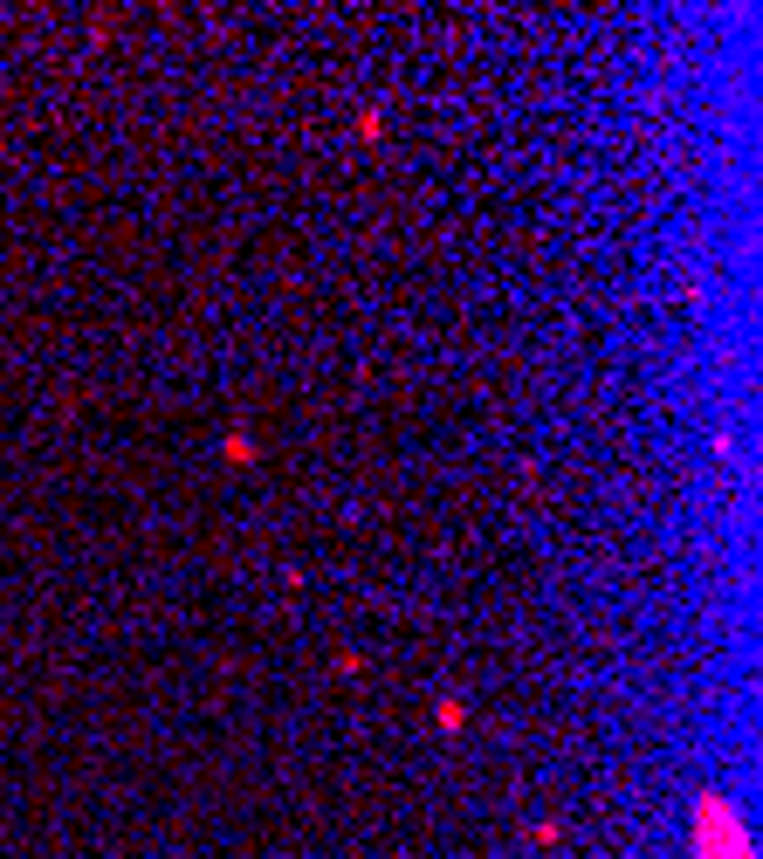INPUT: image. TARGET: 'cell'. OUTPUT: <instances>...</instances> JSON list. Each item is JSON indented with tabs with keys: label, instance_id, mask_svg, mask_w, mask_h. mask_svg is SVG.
Wrapping results in <instances>:
<instances>
[{
	"label": "cell",
	"instance_id": "cell-1",
	"mask_svg": "<svg viewBox=\"0 0 763 859\" xmlns=\"http://www.w3.org/2000/svg\"><path fill=\"white\" fill-rule=\"evenodd\" d=\"M695 859H756L750 839H743V818L722 791H702L695 798Z\"/></svg>",
	"mask_w": 763,
	"mask_h": 859
}]
</instances>
